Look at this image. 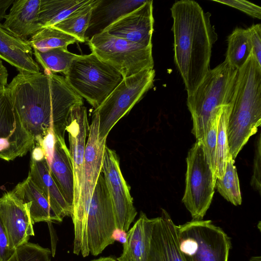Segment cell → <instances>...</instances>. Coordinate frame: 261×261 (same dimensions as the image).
I'll list each match as a JSON object with an SVG mask.
<instances>
[{
  "instance_id": "cell-33",
  "label": "cell",
  "mask_w": 261,
  "mask_h": 261,
  "mask_svg": "<svg viewBox=\"0 0 261 261\" xmlns=\"http://www.w3.org/2000/svg\"><path fill=\"white\" fill-rule=\"evenodd\" d=\"M213 1L238 9L252 17L261 18V8L249 2L244 0H214Z\"/></svg>"
},
{
  "instance_id": "cell-25",
  "label": "cell",
  "mask_w": 261,
  "mask_h": 261,
  "mask_svg": "<svg viewBox=\"0 0 261 261\" xmlns=\"http://www.w3.org/2000/svg\"><path fill=\"white\" fill-rule=\"evenodd\" d=\"M100 0H90L85 5L73 11L66 18L53 26L77 38L80 42H85L94 8Z\"/></svg>"
},
{
  "instance_id": "cell-32",
  "label": "cell",
  "mask_w": 261,
  "mask_h": 261,
  "mask_svg": "<svg viewBox=\"0 0 261 261\" xmlns=\"http://www.w3.org/2000/svg\"><path fill=\"white\" fill-rule=\"evenodd\" d=\"M223 106H221L217 110L210 119L208 124L203 144L206 158L215 175V152L218 128Z\"/></svg>"
},
{
  "instance_id": "cell-17",
  "label": "cell",
  "mask_w": 261,
  "mask_h": 261,
  "mask_svg": "<svg viewBox=\"0 0 261 261\" xmlns=\"http://www.w3.org/2000/svg\"><path fill=\"white\" fill-rule=\"evenodd\" d=\"M33 49L28 41L22 40L9 32L0 23V59L14 66L19 73L40 72L33 58Z\"/></svg>"
},
{
  "instance_id": "cell-2",
  "label": "cell",
  "mask_w": 261,
  "mask_h": 261,
  "mask_svg": "<svg viewBox=\"0 0 261 261\" xmlns=\"http://www.w3.org/2000/svg\"><path fill=\"white\" fill-rule=\"evenodd\" d=\"M174 59L188 95H192L211 70L210 63L218 36L205 12L192 0L176 1L172 6Z\"/></svg>"
},
{
  "instance_id": "cell-18",
  "label": "cell",
  "mask_w": 261,
  "mask_h": 261,
  "mask_svg": "<svg viewBox=\"0 0 261 261\" xmlns=\"http://www.w3.org/2000/svg\"><path fill=\"white\" fill-rule=\"evenodd\" d=\"M40 5V0H14L3 26L18 38L28 41L41 29L38 20Z\"/></svg>"
},
{
  "instance_id": "cell-34",
  "label": "cell",
  "mask_w": 261,
  "mask_h": 261,
  "mask_svg": "<svg viewBox=\"0 0 261 261\" xmlns=\"http://www.w3.org/2000/svg\"><path fill=\"white\" fill-rule=\"evenodd\" d=\"M260 134L258 136L256 141L255 154L253 164V174L251 179V185L253 189L260 194V165H261V149Z\"/></svg>"
},
{
  "instance_id": "cell-38",
  "label": "cell",
  "mask_w": 261,
  "mask_h": 261,
  "mask_svg": "<svg viewBox=\"0 0 261 261\" xmlns=\"http://www.w3.org/2000/svg\"><path fill=\"white\" fill-rule=\"evenodd\" d=\"M127 232L116 228L112 234V238L114 241H118L124 244L126 241Z\"/></svg>"
},
{
  "instance_id": "cell-36",
  "label": "cell",
  "mask_w": 261,
  "mask_h": 261,
  "mask_svg": "<svg viewBox=\"0 0 261 261\" xmlns=\"http://www.w3.org/2000/svg\"><path fill=\"white\" fill-rule=\"evenodd\" d=\"M14 251L10 247L6 230L0 218V261H7Z\"/></svg>"
},
{
  "instance_id": "cell-11",
  "label": "cell",
  "mask_w": 261,
  "mask_h": 261,
  "mask_svg": "<svg viewBox=\"0 0 261 261\" xmlns=\"http://www.w3.org/2000/svg\"><path fill=\"white\" fill-rule=\"evenodd\" d=\"M117 228L113 204L106 181L101 172L90 201L87 220L88 248L97 256L114 244L112 238Z\"/></svg>"
},
{
  "instance_id": "cell-13",
  "label": "cell",
  "mask_w": 261,
  "mask_h": 261,
  "mask_svg": "<svg viewBox=\"0 0 261 261\" xmlns=\"http://www.w3.org/2000/svg\"><path fill=\"white\" fill-rule=\"evenodd\" d=\"M0 218L12 250L28 242L30 237L35 235L34 224L27 204L12 191L0 198Z\"/></svg>"
},
{
  "instance_id": "cell-5",
  "label": "cell",
  "mask_w": 261,
  "mask_h": 261,
  "mask_svg": "<svg viewBox=\"0 0 261 261\" xmlns=\"http://www.w3.org/2000/svg\"><path fill=\"white\" fill-rule=\"evenodd\" d=\"M106 139L98 136V116L93 113L86 144L81 195L72 208L71 217L74 226L73 253L89 255L87 220L88 210L98 177L101 173Z\"/></svg>"
},
{
  "instance_id": "cell-21",
  "label": "cell",
  "mask_w": 261,
  "mask_h": 261,
  "mask_svg": "<svg viewBox=\"0 0 261 261\" xmlns=\"http://www.w3.org/2000/svg\"><path fill=\"white\" fill-rule=\"evenodd\" d=\"M154 221L155 218H148L140 212L139 218L127 232L126 241L118 261H146Z\"/></svg>"
},
{
  "instance_id": "cell-19",
  "label": "cell",
  "mask_w": 261,
  "mask_h": 261,
  "mask_svg": "<svg viewBox=\"0 0 261 261\" xmlns=\"http://www.w3.org/2000/svg\"><path fill=\"white\" fill-rule=\"evenodd\" d=\"M11 191L27 204L34 224L40 222L59 223L62 221L63 218L29 176Z\"/></svg>"
},
{
  "instance_id": "cell-8",
  "label": "cell",
  "mask_w": 261,
  "mask_h": 261,
  "mask_svg": "<svg viewBox=\"0 0 261 261\" xmlns=\"http://www.w3.org/2000/svg\"><path fill=\"white\" fill-rule=\"evenodd\" d=\"M153 69L124 77L93 113L98 116V136L107 138L117 122L128 113L153 85Z\"/></svg>"
},
{
  "instance_id": "cell-14",
  "label": "cell",
  "mask_w": 261,
  "mask_h": 261,
  "mask_svg": "<svg viewBox=\"0 0 261 261\" xmlns=\"http://www.w3.org/2000/svg\"><path fill=\"white\" fill-rule=\"evenodd\" d=\"M153 24V1L147 0L144 4L118 19L102 32L150 47L152 46Z\"/></svg>"
},
{
  "instance_id": "cell-20",
  "label": "cell",
  "mask_w": 261,
  "mask_h": 261,
  "mask_svg": "<svg viewBox=\"0 0 261 261\" xmlns=\"http://www.w3.org/2000/svg\"><path fill=\"white\" fill-rule=\"evenodd\" d=\"M47 163L53 178L65 200L72 207L73 171L70 154L65 140L56 139L51 158Z\"/></svg>"
},
{
  "instance_id": "cell-37",
  "label": "cell",
  "mask_w": 261,
  "mask_h": 261,
  "mask_svg": "<svg viewBox=\"0 0 261 261\" xmlns=\"http://www.w3.org/2000/svg\"><path fill=\"white\" fill-rule=\"evenodd\" d=\"M8 72L6 67L0 59V90L8 85Z\"/></svg>"
},
{
  "instance_id": "cell-12",
  "label": "cell",
  "mask_w": 261,
  "mask_h": 261,
  "mask_svg": "<svg viewBox=\"0 0 261 261\" xmlns=\"http://www.w3.org/2000/svg\"><path fill=\"white\" fill-rule=\"evenodd\" d=\"M101 172L113 204L117 228L127 231L137 212L130 195V187L124 179L116 151L105 147Z\"/></svg>"
},
{
  "instance_id": "cell-23",
  "label": "cell",
  "mask_w": 261,
  "mask_h": 261,
  "mask_svg": "<svg viewBox=\"0 0 261 261\" xmlns=\"http://www.w3.org/2000/svg\"><path fill=\"white\" fill-rule=\"evenodd\" d=\"M147 0H100L94 8L85 35L86 41L102 32L119 18L144 4Z\"/></svg>"
},
{
  "instance_id": "cell-28",
  "label": "cell",
  "mask_w": 261,
  "mask_h": 261,
  "mask_svg": "<svg viewBox=\"0 0 261 261\" xmlns=\"http://www.w3.org/2000/svg\"><path fill=\"white\" fill-rule=\"evenodd\" d=\"M28 42L33 49L39 51L58 47L67 48L69 45L80 42L75 37L54 27L41 28Z\"/></svg>"
},
{
  "instance_id": "cell-39",
  "label": "cell",
  "mask_w": 261,
  "mask_h": 261,
  "mask_svg": "<svg viewBox=\"0 0 261 261\" xmlns=\"http://www.w3.org/2000/svg\"><path fill=\"white\" fill-rule=\"evenodd\" d=\"M91 261H116V260L112 257H101Z\"/></svg>"
},
{
  "instance_id": "cell-31",
  "label": "cell",
  "mask_w": 261,
  "mask_h": 261,
  "mask_svg": "<svg viewBox=\"0 0 261 261\" xmlns=\"http://www.w3.org/2000/svg\"><path fill=\"white\" fill-rule=\"evenodd\" d=\"M51 254L48 248L28 242L17 247L7 261H51Z\"/></svg>"
},
{
  "instance_id": "cell-3",
  "label": "cell",
  "mask_w": 261,
  "mask_h": 261,
  "mask_svg": "<svg viewBox=\"0 0 261 261\" xmlns=\"http://www.w3.org/2000/svg\"><path fill=\"white\" fill-rule=\"evenodd\" d=\"M261 124V65L251 54L238 70L228 117L229 152L234 160Z\"/></svg>"
},
{
  "instance_id": "cell-30",
  "label": "cell",
  "mask_w": 261,
  "mask_h": 261,
  "mask_svg": "<svg viewBox=\"0 0 261 261\" xmlns=\"http://www.w3.org/2000/svg\"><path fill=\"white\" fill-rule=\"evenodd\" d=\"M230 104L223 106L219 121L215 152V175L222 179L225 172L226 163L229 155L226 126L230 109Z\"/></svg>"
},
{
  "instance_id": "cell-27",
  "label": "cell",
  "mask_w": 261,
  "mask_h": 261,
  "mask_svg": "<svg viewBox=\"0 0 261 261\" xmlns=\"http://www.w3.org/2000/svg\"><path fill=\"white\" fill-rule=\"evenodd\" d=\"M35 61L44 69L56 73H67L72 62L79 55L70 53L67 48L62 47L49 49L44 51L33 49Z\"/></svg>"
},
{
  "instance_id": "cell-40",
  "label": "cell",
  "mask_w": 261,
  "mask_h": 261,
  "mask_svg": "<svg viewBox=\"0 0 261 261\" xmlns=\"http://www.w3.org/2000/svg\"><path fill=\"white\" fill-rule=\"evenodd\" d=\"M249 261H261V257L260 256H254L250 258Z\"/></svg>"
},
{
  "instance_id": "cell-41",
  "label": "cell",
  "mask_w": 261,
  "mask_h": 261,
  "mask_svg": "<svg viewBox=\"0 0 261 261\" xmlns=\"http://www.w3.org/2000/svg\"><path fill=\"white\" fill-rule=\"evenodd\" d=\"M258 229H259V230L260 231V221L258 222Z\"/></svg>"
},
{
  "instance_id": "cell-29",
  "label": "cell",
  "mask_w": 261,
  "mask_h": 261,
  "mask_svg": "<svg viewBox=\"0 0 261 261\" xmlns=\"http://www.w3.org/2000/svg\"><path fill=\"white\" fill-rule=\"evenodd\" d=\"M234 161L229 154L224 176L222 179H216L215 188L227 201L235 206H238L242 204V200Z\"/></svg>"
},
{
  "instance_id": "cell-6",
  "label": "cell",
  "mask_w": 261,
  "mask_h": 261,
  "mask_svg": "<svg viewBox=\"0 0 261 261\" xmlns=\"http://www.w3.org/2000/svg\"><path fill=\"white\" fill-rule=\"evenodd\" d=\"M65 79L80 96L97 109L123 77L114 67L91 53L72 62Z\"/></svg>"
},
{
  "instance_id": "cell-7",
  "label": "cell",
  "mask_w": 261,
  "mask_h": 261,
  "mask_svg": "<svg viewBox=\"0 0 261 261\" xmlns=\"http://www.w3.org/2000/svg\"><path fill=\"white\" fill-rule=\"evenodd\" d=\"M179 250L185 261H228L230 238L211 220H192L176 225Z\"/></svg>"
},
{
  "instance_id": "cell-9",
  "label": "cell",
  "mask_w": 261,
  "mask_h": 261,
  "mask_svg": "<svg viewBox=\"0 0 261 261\" xmlns=\"http://www.w3.org/2000/svg\"><path fill=\"white\" fill-rule=\"evenodd\" d=\"M88 41L92 53L126 77L153 69L152 47H146L106 32L93 35Z\"/></svg>"
},
{
  "instance_id": "cell-10",
  "label": "cell",
  "mask_w": 261,
  "mask_h": 261,
  "mask_svg": "<svg viewBox=\"0 0 261 261\" xmlns=\"http://www.w3.org/2000/svg\"><path fill=\"white\" fill-rule=\"evenodd\" d=\"M186 187L182 202L192 220H202L212 203L216 177L205 156L203 144L196 141L186 158Z\"/></svg>"
},
{
  "instance_id": "cell-22",
  "label": "cell",
  "mask_w": 261,
  "mask_h": 261,
  "mask_svg": "<svg viewBox=\"0 0 261 261\" xmlns=\"http://www.w3.org/2000/svg\"><path fill=\"white\" fill-rule=\"evenodd\" d=\"M28 176L63 218L71 216L72 207L53 178L45 156L38 159L31 158Z\"/></svg>"
},
{
  "instance_id": "cell-1",
  "label": "cell",
  "mask_w": 261,
  "mask_h": 261,
  "mask_svg": "<svg viewBox=\"0 0 261 261\" xmlns=\"http://www.w3.org/2000/svg\"><path fill=\"white\" fill-rule=\"evenodd\" d=\"M6 89L14 112L34 138V145L40 146L50 133L65 140L71 109L84 105L64 77L47 71L19 73Z\"/></svg>"
},
{
  "instance_id": "cell-35",
  "label": "cell",
  "mask_w": 261,
  "mask_h": 261,
  "mask_svg": "<svg viewBox=\"0 0 261 261\" xmlns=\"http://www.w3.org/2000/svg\"><path fill=\"white\" fill-rule=\"evenodd\" d=\"M247 30L251 44L252 54L258 64L261 65V25H252Z\"/></svg>"
},
{
  "instance_id": "cell-16",
  "label": "cell",
  "mask_w": 261,
  "mask_h": 261,
  "mask_svg": "<svg viewBox=\"0 0 261 261\" xmlns=\"http://www.w3.org/2000/svg\"><path fill=\"white\" fill-rule=\"evenodd\" d=\"M146 261H185L178 246L176 225L164 209L155 218Z\"/></svg>"
},
{
  "instance_id": "cell-15",
  "label": "cell",
  "mask_w": 261,
  "mask_h": 261,
  "mask_svg": "<svg viewBox=\"0 0 261 261\" xmlns=\"http://www.w3.org/2000/svg\"><path fill=\"white\" fill-rule=\"evenodd\" d=\"M89 130L86 107L84 105L74 106L71 110L66 129L68 134L69 150L73 171L74 199L72 207L77 203L81 195L86 139Z\"/></svg>"
},
{
  "instance_id": "cell-24",
  "label": "cell",
  "mask_w": 261,
  "mask_h": 261,
  "mask_svg": "<svg viewBox=\"0 0 261 261\" xmlns=\"http://www.w3.org/2000/svg\"><path fill=\"white\" fill-rule=\"evenodd\" d=\"M90 0H40L38 23L41 28L53 27Z\"/></svg>"
},
{
  "instance_id": "cell-26",
  "label": "cell",
  "mask_w": 261,
  "mask_h": 261,
  "mask_svg": "<svg viewBox=\"0 0 261 261\" xmlns=\"http://www.w3.org/2000/svg\"><path fill=\"white\" fill-rule=\"evenodd\" d=\"M225 60L233 67L240 69L252 54V47L247 29L236 28L227 40Z\"/></svg>"
},
{
  "instance_id": "cell-4",
  "label": "cell",
  "mask_w": 261,
  "mask_h": 261,
  "mask_svg": "<svg viewBox=\"0 0 261 261\" xmlns=\"http://www.w3.org/2000/svg\"><path fill=\"white\" fill-rule=\"evenodd\" d=\"M238 70L225 60L204 77L196 91L188 95L187 104L193 121L192 133L204 144L208 124L217 110L231 103Z\"/></svg>"
}]
</instances>
